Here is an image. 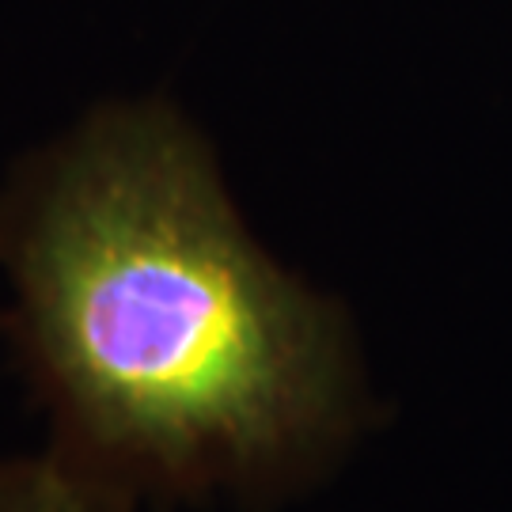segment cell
I'll list each match as a JSON object with an SVG mask.
<instances>
[{
	"label": "cell",
	"mask_w": 512,
	"mask_h": 512,
	"mask_svg": "<svg viewBox=\"0 0 512 512\" xmlns=\"http://www.w3.org/2000/svg\"><path fill=\"white\" fill-rule=\"evenodd\" d=\"M137 505V490L61 444L42 456L0 459V512H137Z\"/></svg>",
	"instance_id": "cell-2"
},
{
	"label": "cell",
	"mask_w": 512,
	"mask_h": 512,
	"mask_svg": "<svg viewBox=\"0 0 512 512\" xmlns=\"http://www.w3.org/2000/svg\"><path fill=\"white\" fill-rule=\"evenodd\" d=\"M0 270L54 444L141 497L277 509L376 425L346 308L258 247L164 99L92 110L12 171Z\"/></svg>",
	"instance_id": "cell-1"
}]
</instances>
